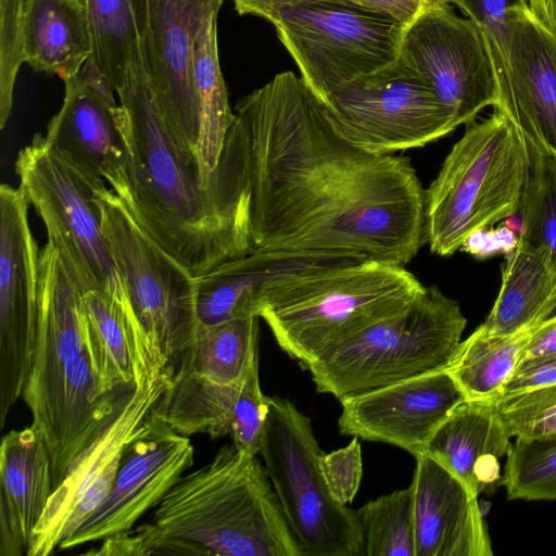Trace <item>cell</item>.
Returning a JSON list of instances; mask_svg holds the SVG:
<instances>
[{
	"label": "cell",
	"mask_w": 556,
	"mask_h": 556,
	"mask_svg": "<svg viewBox=\"0 0 556 556\" xmlns=\"http://www.w3.org/2000/svg\"><path fill=\"white\" fill-rule=\"evenodd\" d=\"M494 401L466 400L431 437L427 452L459 476L479 495L495 485L500 459L511 444Z\"/></svg>",
	"instance_id": "obj_24"
},
{
	"label": "cell",
	"mask_w": 556,
	"mask_h": 556,
	"mask_svg": "<svg viewBox=\"0 0 556 556\" xmlns=\"http://www.w3.org/2000/svg\"><path fill=\"white\" fill-rule=\"evenodd\" d=\"M176 432L229 435L235 447L248 455L261 453L268 413L267 396L258 377V359L243 381L214 382L192 371H175L169 387L155 407Z\"/></svg>",
	"instance_id": "obj_19"
},
{
	"label": "cell",
	"mask_w": 556,
	"mask_h": 556,
	"mask_svg": "<svg viewBox=\"0 0 556 556\" xmlns=\"http://www.w3.org/2000/svg\"><path fill=\"white\" fill-rule=\"evenodd\" d=\"M251 144L253 249L405 266L425 243V189L410 159L343 138L287 71L241 98Z\"/></svg>",
	"instance_id": "obj_1"
},
{
	"label": "cell",
	"mask_w": 556,
	"mask_h": 556,
	"mask_svg": "<svg viewBox=\"0 0 556 556\" xmlns=\"http://www.w3.org/2000/svg\"><path fill=\"white\" fill-rule=\"evenodd\" d=\"M25 9V62L63 80L79 74L92 55L85 0H26Z\"/></svg>",
	"instance_id": "obj_27"
},
{
	"label": "cell",
	"mask_w": 556,
	"mask_h": 556,
	"mask_svg": "<svg viewBox=\"0 0 556 556\" xmlns=\"http://www.w3.org/2000/svg\"><path fill=\"white\" fill-rule=\"evenodd\" d=\"M85 4L92 39L90 60L116 92L144 41L147 0H85Z\"/></svg>",
	"instance_id": "obj_29"
},
{
	"label": "cell",
	"mask_w": 556,
	"mask_h": 556,
	"mask_svg": "<svg viewBox=\"0 0 556 556\" xmlns=\"http://www.w3.org/2000/svg\"><path fill=\"white\" fill-rule=\"evenodd\" d=\"M191 58L200 111L197 159L203 177L213 180L224 167L225 142L236 118L219 65L217 16L200 30Z\"/></svg>",
	"instance_id": "obj_28"
},
{
	"label": "cell",
	"mask_w": 556,
	"mask_h": 556,
	"mask_svg": "<svg viewBox=\"0 0 556 556\" xmlns=\"http://www.w3.org/2000/svg\"><path fill=\"white\" fill-rule=\"evenodd\" d=\"M270 23L318 102L396 63L405 28L380 13L334 2L288 5Z\"/></svg>",
	"instance_id": "obj_10"
},
{
	"label": "cell",
	"mask_w": 556,
	"mask_h": 556,
	"mask_svg": "<svg viewBox=\"0 0 556 556\" xmlns=\"http://www.w3.org/2000/svg\"><path fill=\"white\" fill-rule=\"evenodd\" d=\"M224 1L147 0L144 50L155 97L176 143L197 162L200 111L192 47Z\"/></svg>",
	"instance_id": "obj_17"
},
{
	"label": "cell",
	"mask_w": 556,
	"mask_h": 556,
	"mask_svg": "<svg viewBox=\"0 0 556 556\" xmlns=\"http://www.w3.org/2000/svg\"><path fill=\"white\" fill-rule=\"evenodd\" d=\"M505 256L498 295L479 326L491 336H508L534 327L556 311L554 254L519 238Z\"/></svg>",
	"instance_id": "obj_26"
},
{
	"label": "cell",
	"mask_w": 556,
	"mask_h": 556,
	"mask_svg": "<svg viewBox=\"0 0 556 556\" xmlns=\"http://www.w3.org/2000/svg\"><path fill=\"white\" fill-rule=\"evenodd\" d=\"M15 173L78 292H102L132 311L102 231L97 198L104 180L75 165L40 134L18 152Z\"/></svg>",
	"instance_id": "obj_8"
},
{
	"label": "cell",
	"mask_w": 556,
	"mask_h": 556,
	"mask_svg": "<svg viewBox=\"0 0 556 556\" xmlns=\"http://www.w3.org/2000/svg\"><path fill=\"white\" fill-rule=\"evenodd\" d=\"M130 392V391H129ZM129 392L111 380L81 304L56 249L40 251L38 319L22 399L43 438L55 490L74 459L110 425Z\"/></svg>",
	"instance_id": "obj_3"
},
{
	"label": "cell",
	"mask_w": 556,
	"mask_h": 556,
	"mask_svg": "<svg viewBox=\"0 0 556 556\" xmlns=\"http://www.w3.org/2000/svg\"><path fill=\"white\" fill-rule=\"evenodd\" d=\"M235 10L240 15H254L268 22L276 13L288 5H295L309 2H334L348 4L344 0H232ZM350 5V4H348Z\"/></svg>",
	"instance_id": "obj_43"
},
{
	"label": "cell",
	"mask_w": 556,
	"mask_h": 556,
	"mask_svg": "<svg viewBox=\"0 0 556 556\" xmlns=\"http://www.w3.org/2000/svg\"><path fill=\"white\" fill-rule=\"evenodd\" d=\"M152 522L206 555L302 556L266 468L233 444L184 473L154 507Z\"/></svg>",
	"instance_id": "obj_5"
},
{
	"label": "cell",
	"mask_w": 556,
	"mask_h": 556,
	"mask_svg": "<svg viewBox=\"0 0 556 556\" xmlns=\"http://www.w3.org/2000/svg\"><path fill=\"white\" fill-rule=\"evenodd\" d=\"M531 14L556 35V0H527Z\"/></svg>",
	"instance_id": "obj_44"
},
{
	"label": "cell",
	"mask_w": 556,
	"mask_h": 556,
	"mask_svg": "<svg viewBox=\"0 0 556 556\" xmlns=\"http://www.w3.org/2000/svg\"><path fill=\"white\" fill-rule=\"evenodd\" d=\"M466 400L453 377L441 369L342 399L338 426L344 435L395 445L416 458Z\"/></svg>",
	"instance_id": "obj_18"
},
{
	"label": "cell",
	"mask_w": 556,
	"mask_h": 556,
	"mask_svg": "<svg viewBox=\"0 0 556 556\" xmlns=\"http://www.w3.org/2000/svg\"><path fill=\"white\" fill-rule=\"evenodd\" d=\"M518 240L519 236L517 237L506 226L496 229L485 228L469 236L460 250L479 258L489 257L500 252L505 254L511 252L518 244Z\"/></svg>",
	"instance_id": "obj_40"
},
{
	"label": "cell",
	"mask_w": 556,
	"mask_h": 556,
	"mask_svg": "<svg viewBox=\"0 0 556 556\" xmlns=\"http://www.w3.org/2000/svg\"><path fill=\"white\" fill-rule=\"evenodd\" d=\"M63 81V104L50 119L46 139L75 165L106 181L123 199L127 193V174L119 104L79 74Z\"/></svg>",
	"instance_id": "obj_22"
},
{
	"label": "cell",
	"mask_w": 556,
	"mask_h": 556,
	"mask_svg": "<svg viewBox=\"0 0 556 556\" xmlns=\"http://www.w3.org/2000/svg\"><path fill=\"white\" fill-rule=\"evenodd\" d=\"M21 187L0 186V427L22 396L37 332L39 257Z\"/></svg>",
	"instance_id": "obj_15"
},
{
	"label": "cell",
	"mask_w": 556,
	"mask_h": 556,
	"mask_svg": "<svg viewBox=\"0 0 556 556\" xmlns=\"http://www.w3.org/2000/svg\"><path fill=\"white\" fill-rule=\"evenodd\" d=\"M527 167L523 136L504 114L466 124L425 189V243L439 256L517 214Z\"/></svg>",
	"instance_id": "obj_6"
},
{
	"label": "cell",
	"mask_w": 556,
	"mask_h": 556,
	"mask_svg": "<svg viewBox=\"0 0 556 556\" xmlns=\"http://www.w3.org/2000/svg\"><path fill=\"white\" fill-rule=\"evenodd\" d=\"M323 261L254 250L226 261L195 278V311L199 326L257 317L264 286L289 271ZM344 262V261H341Z\"/></svg>",
	"instance_id": "obj_25"
},
{
	"label": "cell",
	"mask_w": 556,
	"mask_h": 556,
	"mask_svg": "<svg viewBox=\"0 0 556 556\" xmlns=\"http://www.w3.org/2000/svg\"><path fill=\"white\" fill-rule=\"evenodd\" d=\"M448 2L456 4L482 33L496 75L498 105L508 91L511 18L519 10L528 8V1L448 0Z\"/></svg>",
	"instance_id": "obj_35"
},
{
	"label": "cell",
	"mask_w": 556,
	"mask_h": 556,
	"mask_svg": "<svg viewBox=\"0 0 556 556\" xmlns=\"http://www.w3.org/2000/svg\"><path fill=\"white\" fill-rule=\"evenodd\" d=\"M26 0H0V129L12 112L17 72L25 62L23 33Z\"/></svg>",
	"instance_id": "obj_37"
},
{
	"label": "cell",
	"mask_w": 556,
	"mask_h": 556,
	"mask_svg": "<svg viewBox=\"0 0 556 556\" xmlns=\"http://www.w3.org/2000/svg\"><path fill=\"white\" fill-rule=\"evenodd\" d=\"M348 4L386 15L403 25L412 23L427 8L448 0H344Z\"/></svg>",
	"instance_id": "obj_41"
},
{
	"label": "cell",
	"mask_w": 556,
	"mask_h": 556,
	"mask_svg": "<svg viewBox=\"0 0 556 556\" xmlns=\"http://www.w3.org/2000/svg\"><path fill=\"white\" fill-rule=\"evenodd\" d=\"M356 513L364 556H416L412 484L367 502Z\"/></svg>",
	"instance_id": "obj_32"
},
{
	"label": "cell",
	"mask_w": 556,
	"mask_h": 556,
	"mask_svg": "<svg viewBox=\"0 0 556 556\" xmlns=\"http://www.w3.org/2000/svg\"><path fill=\"white\" fill-rule=\"evenodd\" d=\"M509 84L494 109L539 151L556 157V35L529 7L511 18Z\"/></svg>",
	"instance_id": "obj_21"
},
{
	"label": "cell",
	"mask_w": 556,
	"mask_h": 556,
	"mask_svg": "<svg viewBox=\"0 0 556 556\" xmlns=\"http://www.w3.org/2000/svg\"><path fill=\"white\" fill-rule=\"evenodd\" d=\"M47 444L31 425L0 445V556H27L31 533L53 493Z\"/></svg>",
	"instance_id": "obj_23"
},
{
	"label": "cell",
	"mask_w": 556,
	"mask_h": 556,
	"mask_svg": "<svg viewBox=\"0 0 556 556\" xmlns=\"http://www.w3.org/2000/svg\"><path fill=\"white\" fill-rule=\"evenodd\" d=\"M319 466L326 484L337 502L352 503L358 492L362 476V448L357 437L345 446L328 454L323 453Z\"/></svg>",
	"instance_id": "obj_38"
},
{
	"label": "cell",
	"mask_w": 556,
	"mask_h": 556,
	"mask_svg": "<svg viewBox=\"0 0 556 556\" xmlns=\"http://www.w3.org/2000/svg\"><path fill=\"white\" fill-rule=\"evenodd\" d=\"M525 141L527 167L517 211L519 238L546 248L556 257V157Z\"/></svg>",
	"instance_id": "obj_33"
},
{
	"label": "cell",
	"mask_w": 556,
	"mask_h": 556,
	"mask_svg": "<svg viewBox=\"0 0 556 556\" xmlns=\"http://www.w3.org/2000/svg\"><path fill=\"white\" fill-rule=\"evenodd\" d=\"M556 383V354L521 361L503 388L502 395ZM501 395V396H502Z\"/></svg>",
	"instance_id": "obj_39"
},
{
	"label": "cell",
	"mask_w": 556,
	"mask_h": 556,
	"mask_svg": "<svg viewBox=\"0 0 556 556\" xmlns=\"http://www.w3.org/2000/svg\"><path fill=\"white\" fill-rule=\"evenodd\" d=\"M97 201L131 309L153 348L174 366L199 329L195 278L141 228L112 189L104 186Z\"/></svg>",
	"instance_id": "obj_11"
},
{
	"label": "cell",
	"mask_w": 556,
	"mask_h": 556,
	"mask_svg": "<svg viewBox=\"0 0 556 556\" xmlns=\"http://www.w3.org/2000/svg\"><path fill=\"white\" fill-rule=\"evenodd\" d=\"M319 103L343 138L377 154L424 147L458 127L431 83L400 59Z\"/></svg>",
	"instance_id": "obj_12"
},
{
	"label": "cell",
	"mask_w": 556,
	"mask_h": 556,
	"mask_svg": "<svg viewBox=\"0 0 556 556\" xmlns=\"http://www.w3.org/2000/svg\"><path fill=\"white\" fill-rule=\"evenodd\" d=\"M496 407L511 438L556 435V383L502 395Z\"/></svg>",
	"instance_id": "obj_36"
},
{
	"label": "cell",
	"mask_w": 556,
	"mask_h": 556,
	"mask_svg": "<svg viewBox=\"0 0 556 556\" xmlns=\"http://www.w3.org/2000/svg\"><path fill=\"white\" fill-rule=\"evenodd\" d=\"M173 372L167 366L137 384L110 425L74 459L31 533L27 556L51 554L106 498L124 450L147 428Z\"/></svg>",
	"instance_id": "obj_13"
},
{
	"label": "cell",
	"mask_w": 556,
	"mask_h": 556,
	"mask_svg": "<svg viewBox=\"0 0 556 556\" xmlns=\"http://www.w3.org/2000/svg\"><path fill=\"white\" fill-rule=\"evenodd\" d=\"M424 290L402 265L324 262L268 281L257 316L278 345L308 369L340 343L406 308Z\"/></svg>",
	"instance_id": "obj_4"
},
{
	"label": "cell",
	"mask_w": 556,
	"mask_h": 556,
	"mask_svg": "<svg viewBox=\"0 0 556 556\" xmlns=\"http://www.w3.org/2000/svg\"><path fill=\"white\" fill-rule=\"evenodd\" d=\"M416 556H492L479 494L428 453L416 457Z\"/></svg>",
	"instance_id": "obj_20"
},
{
	"label": "cell",
	"mask_w": 556,
	"mask_h": 556,
	"mask_svg": "<svg viewBox=\"0 0 556 556\" xmlns=\"http://www.w3.org/2000/svg\"><path fill=\"white\" fill-rule=\"evenodd\" d=\"M116 93L127 174V193L119 199L141 228L194 278L254 251L251 144L243 116L236 113L228 131L223 169L206 180L167 127L144 42Z\"/></svg>",
	"instance_id": "obj_2"
},
{
	"label": "cell",
	"mask_w": 556,
	"mask_h": 556,
	"mask_svg": "<svg viewBox=\"0 0 556 556\" xmlns=\"http://www.w3.org/2000/svg\"><path fill=\"white\" fill-rule=\"evenodd\" d=\"M267 404L260 454L302 556H364L357 513L331 495L311 419L288 399Z\"/></svg>",
	"instance_id": "obj_9"
},
{
	"label": "cell",
	"mask_w": 556,
	"mask_h": 556,
	"mask_svg": "<svg viewBox=\"0 0 556 556\" xmlns=\"http://www.w3.org/2000/svg\"><path fill=\"white\" fill-rule=\"evenodd\" d=\"M399 59L431 83L458 126L497 105L496 75L482 33L447 2L427 8L405 26Z\"/></svg>",
	"instance_id": "obj_14"
},
{
	"label": "cell",
	"mask_w": 556,
	"mask_h": 556,
	"mask_svg": "<svg viewBox=\"0 0 556 556\" xmlns=\"http://www.w3.org/2000/svg\"><path fill=\"white\" fill-rule=\"evenodd\" d=\"M556 354V315L541 323L523 349L521 361ZM520 361V362H521Z\"/></svg>",
	"instance_id": "obj_42"
},
{
	"label": "cell",
	"mask_w": 556,
	"mask_h": 556,
	"mask_svg": "<svg viewBox=\"0 0 556 556\" xmlns=\"http://www.w3.org/2000/svg\"><path fill=\"white\" fill-rule=\"evenodd\" d=\"M501 484L508 500H556V435L516 438L510 444Z\"/></svg>",
	"instance_id": "obj_34"
},
{
	"label": "cell",
	"mask_w": 556,
	"mask_h": 556,
	"mask_svg": "<svg viewBox=\"0 0 556 556\" xmlns=\"http://www.w3.org/2000/svg\"><path fill=\"white\" fill-rule=\"evenodd\" d=\"M257 317L199 326L191 345L174 364L175 371H192L214 382L239 383L257 361Z\"/></svg>",
	"instance_id": "obj_31"
},
{
	"label": "cell",
	"mask_w": 556,
	"mask_h": 556,
	"mask_svg": "<svg viewBox=\"0 0 556 556\" xmlns=\"http://www.w3.org/2000/svg\"><path fill=\"white\" fill-rule=\"evenodd\" d=\"M459 304L438 286L406 308L340 343L309 368L316 390L344 397L444 369L466 327Z\"/></svg>",
	"instance_id": "obj_7"
},
{
	"label": "cell",
	"mask_w": 556,
	"mask_h": 556,
	"mask_svg": "<svg viewBox=\"0 0 556 556\" xmlns=\"http://www.w3.org/2000/svg\"><path fill=\"white\" fill-rule=\"evenodd\" d=\"M539 325L508 336H491L478 327L459 343L444 369L467 400L496 402Z\"/></svg>",
	"instance_id": "obj_30"
},
{
	"label": "cell",
	"mask_w": 556,
	"mask_h": 556,
	"mask_svg": "<svg viewBox=\"0 0 556 556\" xmlns=\"http://www.w3.org/2000/svg\"><path fill=\"white\" fill-rule=\"evenodd\" d=\"M193 459L189 437L176 432L154 409L144 431L124 450L106 498L58 548L79 547L131 529L161 502Z\"/></svg>",
	"instance_id": "obj_16"
}]
</instances>
